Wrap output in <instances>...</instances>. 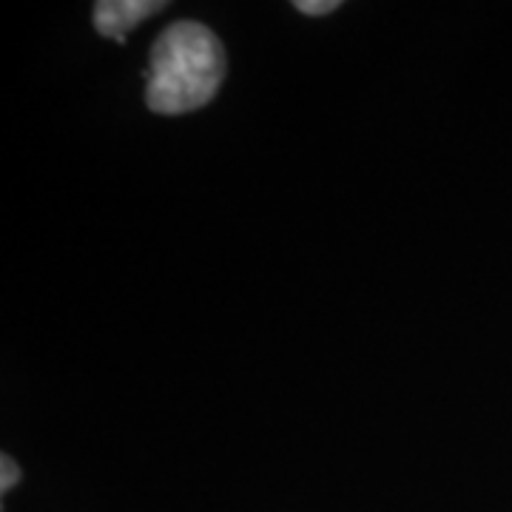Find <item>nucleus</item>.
<instances>
[{
    "instance_id": "nucleus-1",
    "label": "nucleus",
    "mask_w": 512,
    "mask_h": 512,
    "mask_svg": "<svg viewBox=\"0 0 512 512\" xmlns=\"http://www.w3.org/2000/svg\"><path fill=\"white\" fill-rule=\"evenodd\" d=\"M220 37L197 20H177L157 37L146 72V103L154 114H188L214 100L225 80Z\"/></svg>"
},
{
    "instance_id": "nucleus-2",
    "label": "nucleus",
    "mask_w": 512,
    "mask_h": 512,
    "mask_svg": "<svg viewBox=\"0 0 512 512\" xmlns=\"http://www.w3.org/2000/svg\"><path fill=\"white\" fill-rule=\"evenodd\" d=\"M165 6V0H100L94 3V29L97 35L114 37L117 43H123L134 26L163 12Z\"/></svg>"
},
{
    "instance_id": "nucleus-3",
    "label": "nucleus",
    "mask_w": 512,
    "mask_h": 512,
    "mask_svg": "<svg viewBox=\"0 0 512 512\" xmlns=\"http://www.w3.org/2000/svg\"><path fill=\"white\" fill-rule=\"evenodd\" d=\"M339 6H342L339 0H296V3H293V9H296V12H302V15H311V18L330 15V12H336Z\"/></svg>"
},
{
    "instance_id": "nucleus-4",
    "label": "nucleus",
    "mask_w": 512,
    "mask_h": 512,
    "mask_svg": "<svg viewBox=\"0 0 512 512\" xmlns=\"http://www.w3.org/2000/svg\"><path fill=\"white\" fill-rule=\"evenodd\" d=\"M0 476H3L0 478V493L3 495L9 493V490H12V487L20 481L18 461L9 456V453H3V456H0Z\"/></svg>"
}]
</instances>
